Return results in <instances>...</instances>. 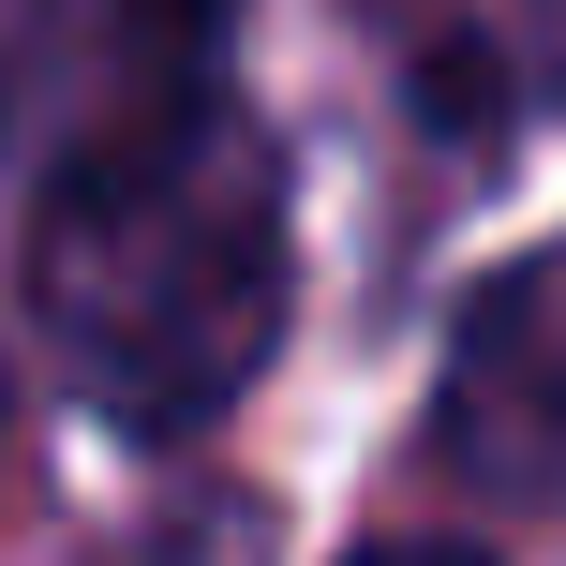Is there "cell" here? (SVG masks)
I'll list each match as a JSON object with an SVG mask.
<instances>
[{"mask_svg": "<svg viewBox=\"0 0 566 566\" xmlns=\"http://www.w3.org/2000/svg\"><path fill=\"white\" fill-rule=\"evenodd\" d=\"M448 448L478 478H566V239L492 269L448 343Z\"/></svg>", "mask_w": 566, "mask_h": 566, "instance_id": "2", "label": "cell"}, {"mask_svg": "<svg viewBox=\"0 0 566 566\" xmlns=\"http://www.w3.org/2000/svg\"><path fill=\"white\" fill-rule=\"evenodd\" d=\"M402 60V105L448 135H537L566 119V0H358Z\"/></svg>", "mask_w": 566, "mask_h": 566, "instance_id": "3", "label": "cell"}, {"mask_svg": "<svg viewBox=\"0 0 566 566\" xmlns=\"http://www.w3.org/2000/svg\"><path fill=\"white\" fill-rule=\"evenodd\" d=\"M298 298L283 149L224 75H135L75 90L30 195V313L60 388L135 448L209 432L269 373Z\"/></svg>", "mask_w": 566, "mask_h": 566, "instance_id": "1", "label": "cell"}, {"mask_svg": "<svg viewBox=\"0 0 566 566\" xmlns=\"http://www.w3.org/2000/svg\"><path fill=\"white\" fill-rule=\"evenodd\" d=\"M358 566H478V552H448V537H373Z\"/></svg>", "mask_w": 566, "mask_h": 566, "instance_id": "4", "label": "cell"}]
</instances>
